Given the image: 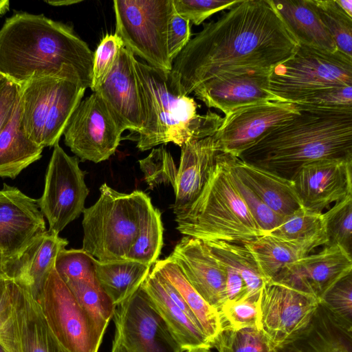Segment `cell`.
Returning a JSON list of instances; mask_svg holds the SVG:
<instances>
[{
  "instance_id": "cell-1",
  "label": "cell",
  "mask_w": 352,
  "mask_h": 352,
  "mask_svg": "<svg viewBox=\"0 0 352 352\" xmlns=\"http://www.w3.org/2000/svg\"><path fill=\"white\" fill-rule=\"evenodd\" d=\"M298 45L271 0H239L190 38L173 62L170 82L188 96L223 73L270 72Z\"/></svg>"
},
{
  "instance_id": "cell-2",
  "label": "cell",
  "mask_w": 352,
  "mask_h": 352,
  "mask_svg": "<svg viewBox=\"0 0 352 352\" xmlns=\"http://www.w3.org/2000/svg\"><path fill=\"white\" fill-rule=\"evenodd\" d=\"M295 104L298 113L272 127L239 158L289 180L307 164L352 159V109Z\"/></svg>"
},
{
  "instance_id": "cell-3",
  "label": "cell",
  "mask_w": 352,
  "mask_h": 352,
  "mask_svg": "<svg viewBox=\"0 0 352 352\" xmlns=\"http://www.w3.org/2000/svg\"><path fill=\"white\" fill-rule=\"evenodd\" d=\"M93 58L72 27L43 14L17 12L0 29V73L19 85L34 74L73 67L90 88Z\"/></svg>"
},
{
  "instance_id": "cell-4",
  "label": "cell",
  "mask_w": 352,
  "mask_h": 352,
  "mask_svg": "<svg viewBox=\"0 0 352 352\" xmlns=\"http://www.w3.org/2000/svg\"><path fill=\"white\" fill-rule=\"evenodd\" d=\"M135 71L143 102L144 124L141 131L131 133L137 148L144 151L172 142L180 147L186 142L214 135L223 118L208 111L197 112L192 98L175 92L170 72L135 60Z\"/></svg>"
},
{
  "instance_id": "cell-5",
  "label": "cell",
  "mask_w": 352,
  "mask_h": 352,
  "mask_svg": "<svg viewBox=\"0 0 352 352\" xmlns=\"http://www.w3.org/2000/svg\"><path fill=\"white\" fill-rule=\"evenodd\" d=\"M175 220L181 234L204 241L243 245L264 235L234 182L230 155L222 152L199 197Z\"/></svg>"
},
{
  "instance_id": "cell-6",
  "label": "cell",
  "mask_w": 352,
  "mask_h": 352,
  "mask_svg": "<svg viewBox=\"0 0 352 352\" xmlns=\"http://www.w3.org/2000/svg\"><path fill=\"white\" fill-rule=\"evenodd\" d=\"M20 119L27 136L39 146H54L89 85L73 67L34 74L20 85Z\"/></svg>"
},
{
  "instance_id": "cell-7",
  "label": "cell",
  "mask_w": 352,
  "mask_h": 352,
  "mask_svg": "<svg viewBox=\"0 0 352 352\" xmlns=\"http://www.w3.org/2000/svg\"><path fill=\"white\" fill-rule=\"evenodd\" d=\"M96 202L83 211L82 249L102 263L126 260L143 221L154 208L143 191L122 193L106 183Z\"/></svg>"
},
{
  "instance_id": "cell-8",
  "label": "cell",
  "mask_w": 352,
  "mask_h": 352,
  "mask_svg": "<svg viewBox=\"0 0 352 352\" xmlns=\"http://www.w3.org/2000/svg\"><path fill=\"white\" fill-rule=\"evenodd\" d=\"M352 86V58L298 45L294 54L269 74L267 91L278 100L299 103L327 88Z\"/></svg>"
},
{
  "instance_id": "cell-9",
  "label": "cell",
  "mask_w": 352,
  "mask_h": 352,
  "mask_svg": "<svg viewBox=\"0 0 352 352\" xmlns=\"http://www.w3.org/2000/svg\"><path fill=\"white\" fill-rule=\"evenodd\" d=\"M116 32L124 47L148 65L170 72L167 35L173 0H115Z\"/></svg>"
},
{
  "instance_id": "cell-10",
  "label": "cell",
  "mask_w": 352,
  "mask_h": 352,
  "mask_svg": "<svg viewBox=\"0 0 352 352\" xmlns=\"http://www.w3.org/2000/svg\"><path fill=\"white\" fill-rule=\"evenodd\" d=\"M51 330L69 352H98L108 322L87 311L58 274L51 271L38 300Z\"/></svg>"
},
{
  "instance_id": "cell-11",
  "label": "cell",
  "mask_w": 352,
  "mask_h": 352,
  "mask_svg": "<svg viewBox=\"0 0 352 352\" xmlns=\"http://www.w3.org/2000/svg\"><path fill=\"white\" fill-rule=\"evenodd\" d=\"M319 307L314 295L289 284L269 280L258 296L259 329L278 351L308 328Z\"/></svg>"
},
{
  "instance_id": "cell-12",
  "label": "cell",
  "mask_w": 352,
  "mask_h": 352,
  "mask_svg": "<svg viewBox=\"0 0 352 352\" xmlns=\"http://www.w3.org/2000/svg\"><path fill=\"white\" fill-rule=\"evenodd\" d=\"M111 352H183L140 287L116 306Z\"/></svg>"
},
{
  "instance_id": "cell-13",
  "label": "cell",
  "mask_w": 352,
  "mask_h": 352,
  "mask_svg": "<svg viewBox=\"0 0 352 352\" xmlns=\"http://www.w3.org/2000/svg\"><path fill=\"white\" fill-rule=\"evenodd\" d=\"M85 175L78 159L56 144L47 166L43 192L36 199L50 231L59 234L83 212L89 194Z\"/></svg>"
},
{
  "instance_id": "cell-14",
  "label": "cell",
  "mask_w": 352,
  "mask_h": 352,
  "mask_svg": "<svg viewBox=\"0 0 352 352\" xmlns=\"http://www.w3.org/2000/svg\"><path fill=\"white\" fill-rule=\"evenodd\" d=\"M124 130L94 92L78 104L64 131L65 144L81 161L99 163L116 151Z\"/></svg>"
},
{
  "instance_id": "cell-15",
  "label": "cell",
  "mask_w": 352,
  "mask_h": 352,
  "mask_svg": "<svg viewBox=\"0 0 352 352\" xmlns=\"http://www.w3.org/2000/svg\"><path fill=\"white\" fill-rule=\"evenodd\" d=\"M298 113L295 104L280 100L245 105L226 115L214 135L222 153L239 157L272 127Z\"/></svg>"
},
{
  "instance_id": "cell-16",
  "label": "cell",
  "mask_w": 352,
  "mask_h": 352,
  "mask_svg": "<svg viewBox=\"0 0 352 352\" xmlns=\"http://www.w3.org/2000/svg\"><path fill=\"white\" fill-rule=\"evenodd\" d=\"M303 208L322 213L352 195V159H327L302 166L292 179Z\"/></svg>"
},
{
  "instance_id": "cell-17",
  "label": "cell",
  "mask_w": 352,
  "mask_h": 352,
  "mask_svg": "<svg viewBox=\"0 0 352 352\" xmlns=\"http://www.w3.org/2000/svg\"><path fill=\"white\" fill-rule=\"evenodd\" d=\"M168 258L178 265L204 300L219 311L227 300V272L225 265L207 244L200 239L184 236Z\"/></svg>"
},
{
  "instance_id": "cell-18",
  "label": "cell",
  "mask_w": 352,
  "mask_h": 352,
  "mask_svg": "<svg viewBox=\"0 0 352 352\" xmlns=\"http://www.w3.org/2000/svg\"><path fill=\"white\" fill-rule=\"evenodd\" d=\"M46 230L37 200L3 184L0 190V252L13 258Z\"/></svg>"
},
{
  "instance_id": "cell-19",
  "label": "cell",
  "mask_w": 352,
  "mask_h": 352,
  "mask_svg": "<svg viewBox=\"0 0 352 352\" xmlns=\"http://www.w3.org/2000/svg\"><path fill=\"white\" fill-rule=\"evenodd\" d=\"M135 57L123 47L107 77L96 92L124 131L137 133L144 127L143 102L135 71Z\"/></svg>"
},
{
  "instance_id": "cell-20",
  "label": "cell",
  "mask_w": 352,
  "mask_h": 352,
  "mask_svg": "<svg viewBox=\"0 0 352 352\" xmlns=\"http://www.w3.org/2000/svg\"><path fill=\"white\" fill-rule=\"evenodd\" d=\"M351 256L338 245H324L320 251L286 265L272 279L293 285L319 300L352 273Z\"/></svg>"
},
{
  "instance_id": "cell-21",
  "label": "cell",
  "mask_w": 352,
  "mask_h": 352,
  "mask_svg": "<svg viewBox=\"0 0 352 352\" xmlns=\"http://www.w3.org/2000/svg\"><path fill=\"white\" fill-rule=\"evenodd\" d=\"M269 72L235 71L223 73L200 85L193 92L208 107L225 115L241 107L278 100L267 91Z\"/></svg>"
},
{
  "instance_id": "cell-22",
  "label": "cell",
  "mask_w": 352,
  "mask_h": 352,
  "mask_svg": "<svg viewBox=\"0 0 352 352\" xmlns=\"http://www.w3.org/2000/svg\"><path fill=\"white\" fill-rule=\"evenodd\" d=\"M221 153L214 135L188 141L181 146L173 206L175 216L184 214L199 197Z\"/></svg>"
},
{
  "instance_id": "cell-23",
  "label": "cell",
  "mask_w": 352,
  "mask_h": 352,
  "mask_svg": "<svg viewBox=\"0 0 352 352\" xmlns=\"http://www.w3.org/2000/svg\"><path fill=\"white\" fill-rule=\"evenodd\" d=\"M67 244L66 239L46 230L34 238L19 255L7 261L4 274L25 288L37 300L58 254Z\"/></svg>"
},
{
  "instance_id": "cell-24",
  "label": "cell",
  "mask_w": 352,
  "mask_h": 352,
  "mask_svg": "<svg viewBox=\"0 0 352 352\" xmlns=\"http://www.w3.org/2000/svg\"><path fill=\"white\" fill-rule=\"evenodd\" d=\"M11 316L22 352H69L59 342L38 302L12 280L10 285Z\"/></svg>"
},
{
  "instance_id": "cell-25",
  "label": "cell",
  "mask_w": 352,
  "mask_h": 352,
  "mask_svg": "<svg viewBox=\"0 0 352 352\" xmlns=\"http://www.w3.org/2000/svg\"><path fill=\"white\" fill-rule=\"evenodd\" d=\"M328 242L324 227L305 237L283 239L264 234L243 244L252 255L267 282L275 277L286 265L311 254Z\"/></svg>"
},
{
  "instance_id": "cell-26",
  "label": "cell",
  "mask_w": 352,
  "mask_h": 352,
  "mask_svg": "<svg viewBox=\"0 0 352 352\" xmlns=\"http://www.w3.org/2000/svg\"><path fill=\"white\" fill-rule=\"evenodd\" d=\"M141 287L182 351L199 347L212 348L203 331L167 293L162 284L161 274L154 267Z\"/></svg>"
},
{
  "instance_id": "cell-27",
  "label": "cell",
  "mask_w": 352,
  "mask_h": 352,
  "mask_svg": "<svg viewBox=\"0 0 352 352\" xmlns=\"http://www.w3.org/2000/svg\"><path fill=\"white\" fill-rule=\"evenodd\" d=\"M230 156L239 177L273 211L285 218L302 207L292 180Z\"/></svg>"
},
{
  "instance_id": "cell-28",
  "label": "cell",
  "mask_w": 352,
  "mask_h": 352,
  "mask_svg": "<svg viewBox=\"0 0 352 352\" xmlns=\"http://www.w3.org/2000/svg\"><path fill=\"white\" fill-rule=\"evenodd\" d=\"M298 45L335 52L336 43L318 17L311 0H271Z\"/></svg>"
},
{
  "instance_id": "cell-29",
  "label": "cell",
  "mask_w": 352,
  "mask_h": 352,
  "mask_svg": "<svg viewBox=\"0 0 352 352\" xmlns=\"http://www.w3.org/2000/svg\"><path fill=\"white\" fill-rule=\"evenodd\" d=\"M43 149L22 128L19 99L12 116L0 131V177L14 179L41 157Z\"/></svg>"
},
{
  "instance_id": "cell-30",
  "label": "cell",
  "mask_w": 352,
  "mask_h": 352,
  "mask_svg": "<svg viewBox=\"0 0 352 352\" xmlns=\"http://www.w3.org/2000/svg\"><path fill=\"white\" fill-rule=\"evenodd\" d=\"M153 267L182 296L195 316L211 347L221 332L224 323L219 311L208 304L188 281L178 265L168 257L157 260Z\"/></svg>"
},
{
  "instance_id": "cell-31",
  "label": "cell",
  "mask_w": 352,
  "mask_h": 352,
  "mask_svg": "<svg viewBox=\"0 0 352 352\" xmlns=\"http://www.w3.org/2000/svg\"><path fill=\"white\" fill-rule=\"evenodd\" d=\"M151 267L128 260L100 262L96 259L95 274L100 287L116 306L142 285Z\"/></svg>"
},
{
  "instance_id": "cell-32",
  "label": "cell",
  "mask_w": 352,
  "mask_h": 352,
  "mask_svg": "<svg viewBox=\"0 0 352 352\" xmlns=\"http://www.w3.org/2000/svg\"><path fill=\"white\" fill-rule=\"evenodd\" d=\"M284 349L292 352H352V336L333 325L319 306L308 328Z\"/></svg>"
},
{
  "instance_id": "cell-33",
  "label": "cell",
  "mask_w": 352,
  "mask_h": 352,
  "mask_svg": "<svg viewBox=\"0 0 352 352\" xmlns=\"http://www.w3.org/2000/svg\"><path fill=\"white\" fill-rule=\"evenodd\" d=\"M204 242L223 264L232 267L241 276L246 287V295L243 298L259 296L266 281L252 255L243 245L223 241Z\"/></svg>"
},
{
  "instance_id": "cell-34",
  "label": "cell",
  "mask_w": 352,
  "mask_h": 352,
  "mask_svg": "<svg viewBox=\"0 0 352 352\" xmlns=\"http://www.w3.org/2000/svg\"><path fill=\"white\" fill-rule=\"evenodd\" d=\"M162 213L153 208L146 217L126 260L151 267L157 261L163 245Z\"/></svg>"
},
{
  "instance_id": "cell-35",
  "label": "cell",
  "mask_w": 352,
  "mask_h": 352,
  "mask_svg": "<svg viewBox=\"0 0 352 352\" xmlns=\"http://www.w3.org/2000/svg\"><path fill=\"white\" fill-rule=\"evenodd\" d=\"M319 306L333 325L352 336V273L332 287L319 300Z\"/></svg>"
},
{
  "instance_id": "cell-36",
  "label": "cell",
  "mask_w": 352,
  "mask_h": 352,
  "mask_svg": "<svg viewBox=\"0 0 352 352\" xmlns=\"http://www.w3.org/2000/svg\"><path fill=\"white\" fill-rule=\"evenodd\" d=\"M320 21L331 35L337 50L352 58V17L336 0H311Z\"/></svg>"
},
{
  "instance_id": "cell-37",
  "label": "cell",
  "mask_w": 352,
  "mask_h": 352,
  "mask_svg": "<svg viewBox=\"0 0 352 352\" xmlns=\"http://www.w3.org/2000/svg\"><path fill=\"white\" fill-rule=\"evenodd\" d=\"M63 281L87 311L96 318L109 323L116 305L100 287L95 273L85 278Z\"/></svg>"
},
{
  "instance_id": "cell-38",
  "label": "cell",
  "mask_w": 352,
  "mask_h": 352,
  "mask_svg": "<svg viewBox=\"0 0 352 352\" xmlns=\"http://www.w3.org/2000/svg\"><path fill=\"white\" fill-rule=\"evenodd\" d=\"M212 347L218 352H280L256 328L234 330L224 326Z\"/></svg>"
},
{
  "instance_id": "cell-39",
  "label": "cell",
  "mask_w": 352,
  "mask_h": 352,
  "mask_svg": "<svg viewBox=\"0 0 352 352\" xmlns=\"http://www.w3.org/2000/svg\"><path fill=\"white\" fill-rule=\"evenodd\" d=\"M322 214L326 245H338L352 255V195L336 202Z\"/></svg>"
},
{
  "instance_id": "cell-40",
  "label": "cell",
  "mask_w": 352,
  "mask_h": 352,
  "mask_svg": "<svg viewBox=\"0 0 352 352\" xmlns=\"http://www.w3.org/2000/svg\"><path fill=\"white\" fill-rule=\"evenodd\" d=\"M139 164L151 189L160 184H170L175 190L177 168L172 155L164 146L153 148Z\"/></svg>"
},
{
  "instance_id": "cell-41",
  "label": "cell",
  "mask_w": 352,
  "mask_h": 352,
  "mask_svg": "<svg viewBox=\"0 0 352 352\" xmlns=\"http://www.w3.org/2000/svg\"><path fill=\"white\" fill-rule=\"evenodd\" d=\"M323 227L322 213L301 207L286 217L279 226L266 234L283 239H297L310 235Z\"/></svg>"
},
{
  "instance_id": "cell-42",
  "label": "cell",
  "mask_w": 352,
  "mask_h": 352,
  "mask_svg": "<svg viewBox=\"0 0 352 352\" xmlns=\"http://www.w3.org/2000/svg\"><path fill=\"white\" fill-rule=\"evenodd\" d=\"M124 47L116 34H107L94 53L90 89L96 91L111 71L121 49Z\"/></svg>"
},
{
  "instance_id": "cell-43",
  "label": "cell",
  "mask_w": 352,
  "mask_h": 352,
  "mask_svg": "<svg viewBox=\"0 0 352 352\" xmlns=\"http://www.w3.org/2000/svg\"><path fill=\"white\" fill-rule=\"evenodd\" d=\"M219 313L224 323L234 330L245 328L259 329L258 296L226 300Z\"/></svg>"
},
{
  "instance_id": "cell-44",
  "label": "cell",
  "mask_w": 352,
  "mask_h": 352,
  "mask_svg": "<svg viewBox=\"0 0 352 352\" xmlns=\"http://www.w3.org/2000/svg\"><path fill=\"white\" fill-rule=\"evenodd\" d=\"M230 169L235 185L263 233L268 234L279 226L285 218L270 208L253 190L244 184L234 170L231 162Z\"/></svg>"
},
{
  "instance_id": "cell-45",
  "label": "cell",
  "mask_w": 352,
  "mask_h": 352,
  "mask_svg": "<svg viewBox=\"0 0 352 352\" xmlns=\"http://www.w3.org/2000/svg\"><path fill=\"white\" fill-rule=\"evenodd\" d=\"M96 258L81 249H63L58 254L54 268L62 280H76L95 273Z\"/></svg>"
},
{
  "instance_id": "cell-46",
  "label": "cell",
  "mask_w": 352,
  "mask_h": 352,
  "mask_svg": "<svg viewBox=\"0 0 352 352\" xmlns=\"http://www.w3.org/2000/svg\"><path fill=\"white\" fill-rule=\"evenodd\" d=\"M239 0H173L174 8L183 18L199 25L213 14L230 9Z\"/></svg>"
},
{
  "instance_id": "cell-47",
  "label": "cell",
  "mask_w": 352,
  "mask_h": 352,
  "mask_svg": "<svg viewBox=\"0 0 352 352\" xmlns=\"http://www.w3.org/2000/svg\"><path fill=\"white\" fill-rule=\"evenodd\" d=\"M296 104L329 109H352V86L324 89Z\"/></svg>"
},
{
  "instance_id": "cell-48",
  "label": "cell",
  "mask_w": 352,
  "mask_h": 352,
  "mask_svg": "<svg viewBox=\"0 0 352 352\" xmlns=\"http://www.w3.org/2000/svg\"><path fill=\"white\" fill-rule=\"evenodd\" d=\"M190 22L182 17L173 8L170 14L167 35L168 55L173 62L190 40Z\"/></svg>"
},
{
  "instance_id": "cell-49",
  "label": "cell",
  "mask_w": 352,
  "mask_h": 352,
  "mask_svg": "<svg viewBox=\"0 0 352 352\" xmlns=\"http://www.w3.org/2000/svg\"><path fill=\"white\" fill-rule=\"evenodd\" d=\"M20 86L5 77L0 81V131L13 115L19 99Z\"/></svg>"
},
{
  "instance_id": "cell-50",
  "label": "cell",
  "mask_w": 352,
  "mask_h": 352,
  "mask_svg": "<svg viewBox=\"0 0 352 352\" xmlns=\"http://www.w3.org/2000/svg\"><path fill=\"white\" fill-rule=\"evenodd\" d=\"M225 265V264H224ZM227 272V300H237L246 295V287L241 276L232 267L225 265Z\"/></svg>"
},
{
  "instance_id": "cell-51",
  "label": "cell",
  "mask_w": 352,
  "mask_h": 352,
  "mask_svg": "<svg viewBox=\"0 0 352 352\" xmlns=\"http://www.w3.org/2000/svg\"><path fill=\"white\" fill-rule=\"evenodd\" d=\"M0 341L8 352H22L11 314L0 327Z\"/></svg>"
},
{
  "instance_id": "cell-52",
  "label": "cell",
  "mask_w": 352,
  "mask_h": 352,
  "mask_svg": "<svg viewBox=\"0 0 352 352\" xmlns=\"http://www.w3.org/2000/svg\"><path fill=\"white\" fill-rule=\"evenodd\" d=\"M12 280L0 274V327L11 314L10 285Z\"/></svg>"
},
{
  "instance_id": "cell-53",
  "label": "cell",
  "mask_w": 352,
  "mask_h": 352,
  "mask_svg": "<svg viewBox=\"0 0 352 352\" xmlns=\"http://www.w3.org/2000/svg\"><path fill=\"white\" fill-rule=\"evenodd\" d=\"M340 8L352 17V0H336Z\"/></svg>"
},
{
  "instance_id": "cell-54",
  "label": "cell",
  "mask_w": 352,
  "mask_h": 352,
  "mask_svg": "<svg viewBox=\"0 0 352 352\" xmlns=\"http://www.w3.org/2000/svg\"><path fill=\"white\" fill-rule=\"evenodd\" d=\"M80 0H53L45 1L46 3L53 6H71L81 2Z\"/></svg>"
},
{
  "instance_id": "cell-55",
  "label": "cell",
  "mask_w": 352,
  "mask_h": 352,
  "mask_svg": "<svg viewBox=\"0 0 352 352\" xmlns=\"http://www.w3.org/2000/svg\"><path fill=\"white\" fill-rule=\"evenodd\" d=\"M10 8L8 0H0V16L7 12Z\"/></svg>"
},
{
  "instance_id": "cell-56",
  "label": "cell",
  "mask_w": 352,
  "mask_h": 352,
  "mask_svg": "<svg viewBox=\"0 0 352 352\" xmlns=\"http://www.w3.org/2000/svg\"><path fill=\"white\" fill-rule=\"evenodd\" d=\"M9 260V258L5 257L1 252H0V274H4V267L5 265L7 263V261Z\"/></svg>"
},
{
  "instance_id": "cell-57",
  "label": "cell",
  "mask_w": 352,
  "mask_h": 352,
  "mask_svg": "<svg viewBox=\"0 0 352 352\" xmlns=\"http://www.w3.org/2000/svg\"><path fill=\"white\" fill-rule=\"evenodd\" d=\"M183 352H213V351L211 350V348L199 347V348L190 349L184 351Z\"/></svg>"
},
{
  "instance_id": "cell-58",
  "label": "cell",
  "mask_w": 352,
  "mask_h": 352,
  "mask_svg": "<svg viewBox=\"0 0 352 352\" xmlns=\"http://www.w3.org/2000/svg\"><path fill=\"white\" fill-rule=\"evenodd\" d=\"M0 352H8L4 345L0 341Z\"/></svg>"
},
{
  "instance_id": "cell-59",
  "label": "cell",
  "mask_w": 352,
  "mask_h": 352,
  "mask_svg": "<svg viewBox=\"0 0 352 352\" xmlns=\"http://www.w3.org/2000/svg\"><path fill=\"white\" fill-rule=\"evenodd\" d=\"M5 78V76L0 73V81L3 80Z\"/></svg>"
},
{
  "instance_id": "cell-60",
  "label": "cell",
  "mask_w": 352,
  "mask_h": 352,
  "mask_svg": "<svg viewBox=\"0 0 352 352\" xmlns=\"http://www.w3.org/2000/svg\"><path fill=\"white\" fill-rule=\"evenodd\" d=\"M280 352H292L285 349L281 350Z\"/></svg>"
}]
</instances>
